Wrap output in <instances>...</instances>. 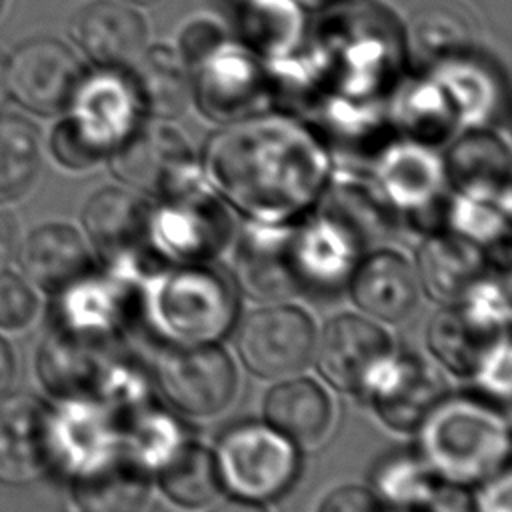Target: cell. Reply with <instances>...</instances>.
<instances>
[{"mask_svg":"<svg viewBox=\"0 0 512 512\" xmlns=\"http://www.w3.org/2000/svg\"><path fill=\"white\" fill-rule=\"evenodd\" d=\"M204 172L208 186L250 222L288 224L316 204L330 160L302 124L254 114L210 138Z\"/></svg>","mask_w":512,"mask_h":512,"instance_id":"cell-1","label":"cell"},{"mask_svg":"<svg viewBox=\"0 0 512 512\" xmlns=\"http://www.w3.org/2000/svg\"><path fill=\"white\" fill-rule=\"evenodd\" d=\"M142 320L172 346L210 344L238 318L234 278L204 264H166L138 278Z\"/></svg>","mask_w":512,"mask_h":512,"instance_id":"cell-2","label":"cell"},{"mask_svg":"<svg viewBox=\"0 0 512 512\" xmlns=\"http://www.w3.org/2000/svg\"><path fill=\"white\" fill-rule=\"evenodd\" d=\"M508 450L506 418L478 398L444 396L418 428V454L438 478L460 486L500 472Z\"/></svg>","mask_w":512,"mask_h":512,"instance_id":"cell-3","label":"cell"},{"mask_svg":"<svg viewBox=\"0 0 512 512\" xmlns=\"http://www.w3.org/2000/svg\"><path fill=\"white\" fill-rule=\"evenodd\" d=\"M142 108L126 70L98 68L84 74L66 116L52 128L50 152L68 170H86L140 124Z\"/></svg>","mask_w":512,"mask_h":512,"instance_id":"cell-4","label":"cell"},{"mask_svg":"<svg viewBox=\"0 0 512 512\" xmlns=\"http://www.w3.org/2000/svg\"><path fill=\"white\" fill-rule=\"evenodd\" d=\"M230 234L232 222L224 204L200 180L150 208L144 250L164 264H204L224 250Z\"/></svg>","mask_w":512,"mask_h":512,"instance_id":"cell-5","label":"cell"},{"mask_svg":"<svg viewBox=\"0 0 512 512\" xmlns=\"http://www.w3.org/2000/svg\"><path fill=\"white\" fill-rule=\"evenodd\" d=\"M214 458L222 488L254 502L278 498L298 474L296 446L258 422L232 426L218 440Z\"/></svg>","mask_w":512,"mask_h":512,"instance_id":"cell-6","label":"cell"},{"mask_svg":"<svg viewBox=\"0 0 512 512\" xmlns=\"http://www.w3.org/2000/svg\"><path fill=\"white\" fill-rule=\"evenodd\" d=\"M140 264L88 272L56 294L58 328L108 344L140 318Z\"/></svg>","mask_w":512,"mask_h":512,"instance_id":"cell-7","label":"cell"},{"mask_svg":"<svg viewBox=\"0 0 512 512\" xmlns=\"http://www.w3.org/2000/svg\"><path fill=\"white\" fill-rule=\"evenodd\" d=\"M48 466L68 480L124 454L122 422L96 398L56 400L46 414Z\"/></svg>","mask_w":512,"mask_h":512,"instance_id":"cell-8","label":"cell"},{"mask_svg":"<svg viewBox=\"0 0 512 512\" xmlns=\"http://www.w3.org/2000/svg\"><path fill=\"white\" fill-rule=\"evenodd\" d=\"M108 158L118 180L158 200L202 180L188 140L160 122L140 120Z\"/></svg>","mask_w":512,"mask_h":512,"instance_id":"cell-9","label":"cell"},{"mask_svg":"<svg viewBox=\"0 0 512 512\" xmlns=\"http://www.w3.org/2000/svg\"><path fill=\"white\" fill-rule=\"evenodd\" d=\"M192 96L200 110L218 122L258 114L272 98L266 72L250 48L220 38L190 64Z\"/></svg>","mask_w":512,"mask_h":512,"instance_id":"cell-10","label":"cell"},{"mask_svg":"<svg viewBox=\"0 0 512 512\" xmlns=\"http://www.w3.org/2000/svg\"><path fill=\"white\" fill-rule=\"evenodd\" d=\"M156 384L180 414L208 418L234 400L238 374L232 358L214 342L172 346L158 358Z\"/></svg>","mask_w":512,"mask_h":512,"instance_id":"cell-11","label":"cell"},{"mask_svg":"<svg viewBox=\"0 0 512 512\" xmlns=\"http://www.w3.org/2000/svg\"><path fill=\"white\" fill-rule=\"evenodd\" d=\"M316 344L312 318L298 306L272 304L244 318L236 336V352L258 378H284L302 370Z\"/></svg>","mask_w":512,"mask_h":512,"instance_id":"cell-12","label":"cell"},{"mask_svg":"<svg viewBox=\"0 0 512 512\" xmlns=\"http://www.w3.org/2000/svg\"><path fill=\"white\" fill-rule=\"evenodd\" d=\"M444 164L420 142H400L384 150L376 166V186L392 208L404 210L422 232L446 230L448 200Z\"/></svg>","mask_w":512,"mask_h":512,"instance_id":"cell-13","label":"cell"},{"mask_svg":"<svg viewBox=\"0 0 512 512\" xmlns=\"http://www.w3.org/2000/svg\"><path fill=\"white\" fill-rule=\"evenodd\" d=\"M82 76L74 52L54 38H32L6 58L8 96L40 116L66 110Z\"/></svg>","mask_w":512,"mask_h":512,"instance_id":"cell-14","label":"cell"},{"mask_svg":"<svg viewBox=\"0 0 512 512\" xmlns=\"http://www.w3.org/2000/svg\"><path fill=\"white\" fill-rule=\"evenodd\" d=\"M362 394L396 432H414L446 396L442 376L420 356L388 354L368 376Z\"/></svg>","mask_w":512,"mask_h":512,"instance_id":"cell-15","label":"cell"},{"mask_svg":"<svg viewBox=\"0 0 512 512\" xmlns=\"http://www.w3.org/2000/svg\"><path fill=\"white\" fill-rule=\"evenodd\" d=\"M316 368L340 392H360L372 370L392 352L380 324L358 314H338L326 322L314 344Z\"/></svg>","mask_w":512,"mask_h":512,"instance_id":"cell-16","label":"cell"},{"mask_svg":"<svg viewBox=\"0 0 512 512\" xmlns=\"http://www.w3.org/2000/svg\"><path fill=\"white\" fill-rule=\"evenodd\" d=\"M292 224H256L244 230L234 254V284L250 298L280 302L302 292L292 254Z\"/></svg>","mask_w":512,"mask_h":512,"instance_id":"cell-17","label":"cell"},{"mask_svg":"<svg viewBox=\"0 0 512 512\" xmlns=\"http://www.w3.org/2000/svg\"><path fill=\"white\" fill-rule=\"evenodd\" d=\"M364 246L334 218L314 208L292 224V254L304 290H338Z\"/></svg>","mask_w":512,"mask_h":512,"instance_id":"cell-18","label":"cell"},{"mask_svg":"<svg viewBox=\"0 0 512 512\" xmlns=\"http://www.w3.org/2000/svg\"><path fill=\"white\" fill-rule=\"evenodd\" d=\"M150 206L132 190L106 186L82 210L84 232L106 266L138 264L146 248Z\"/></svg>","mask_w":512,"mask_h":512,"instance_id":"cell-19","label":"cell"},{"mask_svg":"<svg viewBox=\"0 0 512 512\" xmlns=\"http://www.w3.org/2000/svg\"><path fill=\"white\" fill-rule=\"evenodd\" d=\"M80 50L98 66L130 70L146 52V20L128 4L96 0L84 6L70 24Z\"/></svg>","mask_w":512,"mask_h":512,"instance_id":"cell-20","label":"cell"},{"mask_svg":"<svg viewBox=\"0 0 512 512\" xmlns=\"http://www.w3.org/2000/svg\"><path fill=\"white\" fill-rule=\"evenodd\" d=\"M48 406L24 392L0 394V484L24 486L48 466Z\"/></svg>","mask_w":512,"mask_h":512,"instance_id":"cell-21","label":"cell"},{"mask_svg":"<svg viewBox=\"0 0 512 512\" xmlns=\"http://www.w3.org/2000/svg\"><path fill=\"white\" fill-rule=\"evenodd\" d=\"M348 282L354 304L370 318L402 322L418 306L416 272L394 250H376L360 258Z\"/></svg>","mask_w":512,"mask_h":512,"instance_id":"cell-22","label":"cell"},{"mask_svg":"<svg viewBox=\"0 0 512 512\" xmlns=\"http://www.w3.org/2000/svg\"><path fill=\"white\" fill-rule=\"evenodd\" d=\"M488 258L470 238L438 230L426 234L416 250V280L438 302H458L486 272Z\"/></svg>","mask_w":512,"mask_h":512,"instance_id":"cell-23","label":"cell"},{"mask_svg":"<svg viewBox=\"0 0 512 512\" xmlns=\"http://www.w3.org/2000/svg\"><path fill=\"white\" fill-rule=\"evenodd\" d=\"M106 346L108 344L56 328L36 350V378L56 400L92 396L108 358Z\"/></svg>","mask_w":512,"mask_h":512,"instance_id":"cell-24","label":"cell"},{"mask_svg":"<svg viewBox=\"0 0 512 512\" xmlns=\"http://www.w3.org/2000/svg\"><path fill=\"white\" fill-rule=\"evenodd\" d=\"M22 274L38 288L58 294L92 270L84 236L66 222L36 226L18 252Z\"/></svg>","mask_w":512,"mask_h":512,"instance_id":"cell-25","label":"cell"},{"mask_svg":"<svg viewBox=\"0 0 512 512\" xmlns=\"http://www.w3.org/2000/svg\"><path fill=\"white\" fill-rule=\"evenodd\" d=\"M262 412L266 424L294 446L318 444L332 424V402L312 378H286L272 386Z\"/></svg>","mask_w":512,"mask_h":512,"instance_id":"cell-26","label":"cell"},{"mask_svg":"<svg viewBox=\"0 0 512 512\" xmlns=\"http://www.w3.org/2000/svg\"><path fill=\"white\" fill-rule=\"evenodd\" d=\"M506 334L470 314L462 302H450L428 322L426 342L432 356L456 376H474L490 348Z\"/></svg>","mask_w":512,"mask_h":512,"instance_id":"cell-27","label":"cell"},{"mask_svg":"<svg viewBox=\"0 0 512 512\" xmlns=\"http://www.w3.org/2000/svg\"><path fill=\"white\" fill-rule=\"evenodd\" d=\"M444 172L456 194L510 198L508 148L488 132L462 136L450 148Z\"/></svg>","mask_w":512,"mask_h":512,"instance_id":"cell-28","label":"cell"},{"mask_svg":"<svg viewBox=\"0 0 512 512\" xmlns=\"http://www.w3.org/2000/svg\"><path fill=\"white\" fill-rule=\"evenodd\" d=\"M142 112L170 120L184 112L192 98V74L178 48L152 46L126 70Z\"/></svg>","mask_w":512,"mask_h":512,"instance_id":"cell-29","label":"cell"},{"mask_svg":"<svg viewBox=\"0 0 512 512\" xmlns=\"http://www.w3.org/2000/svg\"><path fill=\"white\" fill-rule=\"evenodd\" d=\"M146 474L124 452L98 470L70 480L68 512H142L150 492Z\"/></svg>","mask_w":512,"mask_h":512,"instance_id":"cell-30","label":"cell"},{"mask_svg":"<svg viewBox=\"0 0 512 512\" xmlns=\"http://www.w3.org/2000/svg\"><path fill=\"white\" fill-rule=\"evenodd\" d=\"M158 472L164 496L182 508H202L222 490L214 452L196 442H184Z\"/></svg>","mask_w":512,"mask_h":512,"instance_id":"cell-31","label":"cell"},{"mask_svg":"<svg viewBox=\"0 0 512 512\" xmlns=\"http://www.w3.org/2000/svg\"><path fill=\"white\" fill-rule=\"evenodd\" d=\"M242 38L246 48L280 60L302 36V14L294 0H242Z\"/></svg>","mask_w":512,"mask_h":512,"instance_id":"cell-32","label":"cell"},{"mask_svg":"<svg viewBox=\"0 0 512 512\" xmlns=\"http://www.w3.org/2000/svg\"><path fill=\"white\" fill-rule=\"evenodd\" d=\"M40 172V138L20 116H0V204L30 192Z\"/></svg>","mask_w":512,"mask_h":512,"instance_id":"cell-33","label":"cell"},{"mask_svg":"<svg viewBox=\"0 0 512 512\" xmlns=\"http://www.w3.org/2000/svg\"><path fill=\"white\" fill-rule=\"evenodd\" d=\"M122 440L132 462L146 472H156L180 450L186 434L172 414L148 406L122 424Z\"/></svg>","mask_w":512,"mask_h":512,"instance_id":"cell-34","label":"cell"},{"mask_svg":"<svg viewBox=\"0 0 512 512\" xmlns=\"http://www.w3.org/2000/svg\"><path fill=\"white\" fill-rule=\"evenodd\" d=\"M446 224L476 244H496L510 232V198L456 194L448 200Z\"/></svg>","mask_w":512,"mask_h":512,"instance_id":"cell-35","label":"cell"},{"mask_svg":"<svg viewBox=\"0 0 512 512\" xmlns=\"http://www.w3.org/2000/svg\"><path fill=\"white\" fill-rule=\"evenodd\" d=\"M150 396V380L138 364L106 358L92 398L102 402L122 424L136 412L152 406Z\"/></svg>","mask_w":512,"mask_h":512,"instance_id":"cell-36","label":"cell"},{"mask_svg":"<svg viewBox=\"0 0 512 512\" xmlns=\"http://www.w3.org/2000/svg\"><path fill=\"white\" fill-rule=\"evenodd\" d=\"M436 480L438 476L418 452L394 454L386 458L374 474V484L380 496L390 504L404 506L408 510L426 496Z\"/></svg>","mask_w":512,"mask_h":512,"instance_id":"cell-37","label":"cell"},{"mask_svg":"<svg viewBox=\"0 0 512 512\" xmlns=\"http://www.w3.org/2000/svg\"><path fill=\"white\" fill-rule=\"evenodd\" d=\"M412 42L428 56V62L448 60L464 54L466 24L450 10H430L420 14L412 26Z\"/></svg>","mask_w":512,"mask_h":512,"instance_id":"cell-38","label":"cell"},{"mask_svg":"<svg viewBox=\"0 0 512 512\" xmlns=\"http://www.w3.org/2000/svg\"><path fill=\"white\" fill-rule=\"evenodd\" d=\"M40 300L34 284L18 272L0 270V332L22 334L34 326Z\"/></svg>","mask_w":512,"mask_h":512,"instance_id":"cell-39","label":"cell"},{"mask_svg":"<svg viewBox=\"0 0 512 512\" xmlns=\"http://www.w3.org/2000/svg\"><path fill=\"white\" fill-rule=\"evenodd\" d=\"M474 378L496 398L506 400L510 396V342L506 334L484 356Z\"/></svg>","mask_w":512,"mask_h":512,"instance_id":"cell-40","label":"cell"},{"mask_svg":"<svg viewBox=\"0 0 512 512\" xmlns=\"http://www.w3.org/2000/svg\"><path fill=\"white\" fill-rule=\"evenodd\" d=\"M410 512H476V506L464 486L438 478Z\"/></svg>","mask_w":512,"mask_h":512,"instance_id":"cell-41","label":"cell"},{"mask_svg":"<svg viewBox=\"0 0 512 512\" xmlns=\"http://www.w3.org/2000/svg\"><path fill=\"white\" fill-rule=\"evenodd\" d=\"M318 512H380V504L368 488L346 484L332 490L320 502Z\"/></svg>","mask_w":512,"mask_h":512,"instance_id":"cell-42","label":"cell"},{"mask_svg":"<svg viewBox=\"0 0 512 512\" xmlns=\"http://www.w3.org/2000/svg\"><path fill=\"white\" fill-rule=\"evenodd\" d=\"M510 474L506 468L484 480L480 496L474 498L476 512H510Z\"/></svg>","mask_w":512,"mask_h":512,"instance_id":"cell-43","label":"cell"},{"mask_svg":"<svg viewBox=\"0 0 512 512\" xmlns=\"http://www.w3.org/2000/svg\"><path fill=\"white\" fill-rule=\"evenodd\" d=\"M16 376V358L10 344L0 336V394L8 392Z\"/></svg>","mask_w":512,"mask_h":512,"instance_id":"cell-44","label":"cell"},{"mask_svg":"<svg viewBox=\"0 0 512 512\" xmlns=\"http://www.w3.org/2000/svg\"><path fill=\"white\" fill-rule=\"evenodd\" d=\"M16 248V228L12 220L0 212V270L6 268Z\"/></svg>","mask_w":512,"mask_h":512,"instance_id":"cell-45","label":"cell"},{"mask_svg":"<svg viewBox=\"0 0 512 512\" xmlns=\"http://www.w3.org/2000/svg\"><path fill=\"white\" fill-rule=\"evenodd\" d=\"M210 512H268L262 502H254V500H244V498H230L220 502L218 506H214Z\"/></svg>","mask_w":512,"mask_h":512,"instance_id":"cell-46","label":"cell"},{"mask_svg":"<svg viewBox=\"0 0 512 512\" xmlns=\"http://www.w3.org/2000/svg\"><path fill=\"white\" fill-rule=\"evenodd\" d=\"M8 98L6 92V58L0 54V104Z\"/></svg>","mask_w":512,"mask_h":512,"instance_id":"cell-47","label":"cell"},{"mask_svg":"<svg viewBox=\"0 0 512 512\" xmlns=\"http://www.w3.org/2000/svg\"><path fill=\"white\" fill-rule=\"evenodd\" d=\"M298 4H306V6H320V4H326L330 0H294Z\"/></svg>","mask_w":512,"mask_h":512,"instance_id":"cell-48","label":"cell"},{"mask_svg":"<svg viewBox=\"0 0 512 512\" xmlns=\"http://www.w3.org/2000/svg\"><path fill=\"white\" fill-rule=\"evenodd\" d=\"M124 2H136V4H150V2H156V0H124Z\"/></svg>","mask_w":512,"mask_h":512,"instance_id":"cell-49","label":"cell"},{"mask_svg":"<svg viewBox=\"0 0 512 512\" xmlns=\"http://www.w3.org/2000/svg\"><path fill=\"white\" fill-rule=\"evenodd\" d=\"M2 6H4V0H0V12H2Z\"/></svg>","mask_w":512,"mask_h":512,"instance_id":"cell-50","label":"cell"}]
</instances>
